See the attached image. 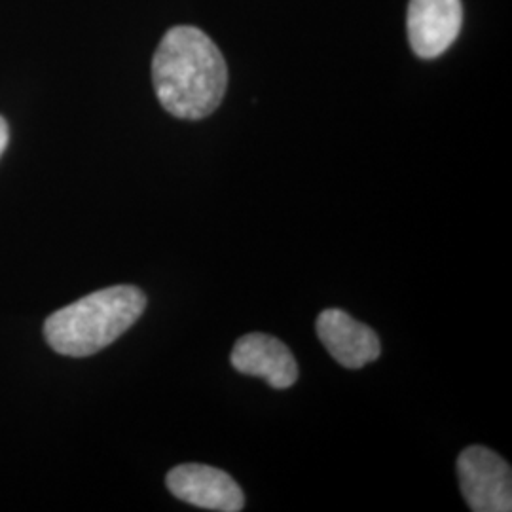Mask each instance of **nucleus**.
<instances>
[{
  "mask_svg": "<svg viewBox=\"0 0 512 512\" xmlns=\"http://www.w3.org/2000/svg\"><path fill=\"white\" fill-rule=\"evenodd\" d=\"M152 82L171 116L202 120L219 109L228 88V67L217 44L196 27L165 33L152 61Z\"/></svg>",
  "mask_w": 512,
  "mask_h": 512,
  "instance_id": "f257e3e1",
  "label": "nucleus"
},
{
  "mask_svg": "<svg viewBox=\"0 0 512 512\" xmlns=\"http://www.w3.org/2000/svg\"><path fill=\"white\" fill-rule=\"evenodd\" d=\"M147 308V296L131 285L88 294L52 313L44 323L50 348L67 357H90L116 342Z\"/></svg>",
  "mask_w": 512,
  "mask_h": 512,
  "instance_id": "f03ea898",
  "label": "nucleus"
},
{
  "mask_svg": "<svg viewBox=\"0 0 512 512\" xmlns=\"http://www.w3.org/2000/svg\"><path fill=\"white\" fill-rule=\"evenodd\" d=\"M458 480L471 511H512L511 465L494 450L465 448L458 458Z\"/></svg>",
  "mask_w": 512,
  "mask_h": 512,
  "instance_id": "7ed1b4c3",
  "label": "nucleus"
},
{
  "mask_svg": "<svg viewBox=\"0 0 512 512\" xmlns=\"http://www.w3.org/2000/svg\"><path fill=\"white\" fill-rule=\"evenodd\" d=\"M169 492L188 505L207 511L239 512L245 507V495L238 482L202 463H186L171 469L165 478Z\"/></svg>",
  "mask_w": 512,
  "mask_h": 512,
  "instance_id": "20e7f679",
  "label": "nucleus"
},
{
  "mask_svg": "<svg viewBox=\"0 0 512 512\" xmlns=\"http://www.w3.org/2000/svg\"><path fill=\"white\" fill-rule=\"evenodd\" d=\"M461 23V0H410L408 4V40L421 59L444 54L459 37Z\"/></svg>",
  "mask_w": 512,
  "mask_h": 512,
  "instance_id": "39448f33",
  "label": "nucleus"
},
{
  "mask_svg": "<svg viewBox=\"0 0 512 512\" xmlns=\"http://www.w3.org/2000/svg\"><path fill=\"white\" fill-rule=\"evenodd\" d=\"M315 329L332 359L346 368H363L374 363L382 353L378 334L344 310L321 311Z\"/></svg>",
  "mask_w": 512,
  "mask_h": 512,
  "instance_id": "423d86ee",
  "label": "nucleus"
},
{
  "mask_svg": "<svg viewBox=\"0 0 512 512\" xmlns=\"http://www.w3.org/2000/svg\"><path fill=\"white\" fill-rule=\"evenodd\" d=\"M230 363L245 376L266 380L274 389H289L298 380L293 351L268 334H245L232 349Z\"/></svg>",
  "mask_w": 512,
  "mask_h": 512,
  "instance_id": "0eeeda50",
  "label": "nucleus"
},
{
  "mask_svg": "<svg viewBox=\"0 0 512 512\" xmlns=\"http://www.w3.org/2000/svg\"><path fill=\"white\" fill-rule=\"evenodd\" d=\"M8 124H6V120L0 116V156H2V152L6 150L8 147Z\"/></svg>",
  "mask_w": 512,
  "mask_h": 512,
  "instance_id": "6e6552de",
  "label": "nucleus"
}]
</instances>
